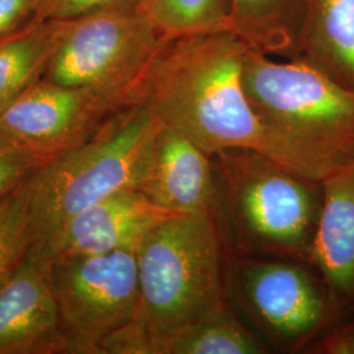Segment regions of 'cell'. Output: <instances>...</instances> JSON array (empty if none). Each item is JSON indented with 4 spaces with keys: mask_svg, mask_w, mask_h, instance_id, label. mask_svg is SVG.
Masks as SVG:
<instances>
[{
    "mask_svg": "<svg viewBox=\"0 0 354 354\" xmlns=\"http://www.w3.org/2000/svg\"><path fill=\"white\" fill-rule=\"evenodd\" d=\"M248 46L232 30L171 38L156 54L130 104L146 106L213 156L252 150L302 175L295 159L273 140L243 87Z\"/></svg>",
    "mask_w": 354,
    "mask_h": 354,
    "instance_id": "1",
    "label": "cell"
},
{
    "mask_svg": "<svg viewBox=\"0 0 354 354\" xmlns=\"http://www.w3.org/2000/svg\"><path fill=\"white\" fill-rule=\"evenodd\" d=\"M138 308L102 354H165L181 330L226 308L222 235L213 214H178L151 228L136 251Z\"/></svg>",
    "mask_w": 354,
    "mask_h": 354,
    "instance_id": "2",
    "label": "cell"
},
{
    "mask_svg": "<svg viewBox=\"0 0 354 354\" xmlns=\"http://www.w3.org/2000/svg\"><path fill=\"white\" fill-rule=\"evenodd\" d=\"M243 87L270 137L304 177L323 183L354 165V91L302 58L276 61L248 49Z\"/></svg>",
    "mask_w": 354,
    "mask_h": 354,
    "instance_id": "3",
    "label": "cell"
},
{
    "mask_svg": "<svg viewBox=\"0 0 354 354\" xmlns=\"http://www.w3.org/2000/svg\"><path fill=\"white\" fill-rule=\"evenodd\" d=\"M213 216L241 252L307 257L317 231L323 183L252 150L212 156Z\"/></svg>",
    "mask_w": 354,
    "mask_h": 354,
    "instance_id": "4",
    "label": "cell"
},
{
    "mask_svg": "<svg viewBox=\"0 0 354 354\" xmlns=\"http://www.w3.org/2000/svg\"><path fill=\"white\" fill-rule=\"evenodd\" d=\"M156 127L146 106L130 104L84 143L39 167L28 181L33 245L91 205L124 190H140Z\"/></svg>",
    "mask_w": 354,
    "mask_h": 354,
    "instance_id": "5",
    "label": "cell"
},
{
    "mask_svg": "<svg viewBox=\"0 0 354 354\" xmlns=\"http://www.w3.org/2000/svg\"><path fill=\"white\" fill-rule=\"evenodd\" d=\"M168 39L140 8L80 16L66 21L42 79L130 105L140 79Z\"/></svg>",
    "mask_w": 354,
    "mask_h": 354,
    "instance_id": "6",
    "label": "cell"
},
{
    "mask_svg": "<svg viewBox=\"0 0 354 354\" xmlns=\"http://www.w3.org/2000/svg\"><path fill=\"white\" fill-rule=\"evenodd\" d=\"M48 260L66 352L102 354L104 345L137 314L136 251Z\"/></svg>",
    "mask_w": 354,
    "mask_h": 354,
    "instance_id": "7",
    "label": "cell"
},
{
    "mask_svg": "<svg viewBox=\"0 0 354 354\" xmlns=\"http://www.w3.org/2000/svg\"><path fill=\"white\" fill-rule=\"evenodd\" d=\"M124 102L41 79L0 113V145L46 165L89 140Z\"/></svg>",
    "mask_w": 354,
    "mask_h": 354,
    "instance_id": "8",
    "label": "cell"
},
{
    "mask_svg": "<svg viewBox=\"0 0 354 354\" xmlns=\"http://www.w3.org/2000/svg\"><path fill=\"white\" fill-rule=\"evenodd\" d=\"M234 283L245 310L277 342H304L327 319L323 290L302 266L243 260L236 264Z\"/></svg>",
    "mask_w": 354,
    "mask_h": 354,
    "instance_id": "9",
    "label": "cell"
},
{
    "mask_svg": "<svg viewBox=\"0 0 354 354\" xmlns=\"http://www.w3.org/2000/svg\"><path fill=\"white\" fill-rule=\"evenodd\" d=\"M175 215L140 190H124L70 216L33 248L46 259L137 251L151 228Z\"/></svg>",
    "mask_w": 354,
    "mask_h": 354,
    "instance_id": "10",
    "label": "cell"
},
{
    "mask_svg": "<svg viewBox=\"0 0 354 354\" xmlns=\"http://www.w3.org/2000/svg\"><path fill=\"white\" fill-rule=\"evenodd\" d=\"M66 342L49 273V260L32 247L0 286V354H61Z\"/></svg>",
    "mask_w": 354,
    "mask_h": 354,
    "instance_id": "11",
    "label": "cell"
},
{
    "mask_svg": "<svg viewBox=\"0 0 354 354\" xmlns=\"http://www.w3.org/2000/svg\"><path fill=\"white\" fill-rule=\"evenodd\" d=\"M140 190L152 203L174 213L212 214L215 192L212 156L180 131L158 122Z\"/></svg>",
    "mask_w": 354,
    "mask_h": 354,
    "instance_id": "12",
    "label": "cell"
},
{
    "mask_svg": "<svg viewBox=\"0 0 354 354\" xmlns=\"http://www.w3.org/2000/svg\"><path fill=\"white\" fill-rule=\"evenodd\" d=\"M307 259L329 289L354 301V165L323 181V201Z\"/></svg>",
    "mask_w": 354,
    "mask_h": 354,
    "instance_id": "13",
    "label": "cell"
},
{
    "mask_svg": "<svg viewBox=\"0 0 354 354\" xmlns=\"http://www.w3.org/2000/svg\"><path fill=\"white\" fill-rule=\"evenodd\" d=\"M354 91V0H308L301 57Z\"/></svg>",
    "mask_w": 354,
    "mask_h": 354,
    "instance_id": "14",
    "label": "cell"
},
{
    "mask_svg": "<svg viewBox=\"0 0 354 354\" xmlns=\"http://www.w3.org/2000/svg\"><path fill=\"white\" fill-rule=\"evenodd\" d=\"M308 0H230V30L252 50L301 57Z\"/></svg>",
    "mask_w": 354,
    "mask_h": 354,
    "instance_id": "15",
    "label": "cell"
},
{
    "mask_svg": "<svg viewBox=\"0 0 354 354\" xmlns=\"http://www.w3.org/2000/svg\"><path fill=\"white\" fill-rule=\"evenodd\" d=\"M66 21L37 20L0 41V113L42 79Z\"/></svg>",
    "mask_w": 354,
    "mask_h": 354,
    "instance_id": "16",
    "label": "cell"
},
{
    "mask_svg": "<svg viewBox=\"0 0 354 354\" xmlns=\"http://www.w3.org/2000/svg\"><path fill=\"white\" fill-rule=\"evenodd\" d=\"M266 352L228 307L181 330L165 354H260Z\"/></svg>",
    "mask_w": 354,
    "mask_h": 354,
    "instance_id": "17",
    "label": "cell"
},
{
    "mask_svg": "<svg viewBox=\"0 0 354 354\" xmlns=\"http://www.w3.org/2000/svg\"><path fill=\"white\" fill-rule=\"evenodd\" d=\"M140 10L168 38L230 29V0H140Z\"/></svg>",
    "mask_w": 354,
    "mask_h": 354,
    "instance_id": "18",
    "label": "cell"
},
{
    "mask_svg": "<svg viewBox=\"0 0 354 354\" xmlns=\"http://www.w3.org/2000/svg\"><path fill=\"white\" fill-rule=\"evenodd\" d=\"M28 181L0 200V286L12 277L35 244Z\"/></svg>",
    "mask_w": 354,
    "mask_h": 354,
    "instance_id": "19",
    "label": "cell"
},
{
    "mask_svg": "<svg viewBox=\"0 0 354 354\" xmlns=\"http://www.w3.org/2000/svg\"><path fill=\"white\" fill-rule=\"evenodd\" d=\"M140 0H38V20L68 21L89 13L140 8Z\"/></svg>",
    "mask_w": 354,
    "mask_h": 354,
    "instance_id": "20",
    "label": "cell"
},
{
    "mask_svg": "<svg viewBox=\"0 0 354 354\" xmlns=\"http://www.w3.org/2000/svg\"><path fill=\"white\" fill-rule=\"evenodd\" d=\"M39 167L36 159L0 145V200L23 187Z\"/></svg>",
    "mask_w": 354,
    "mask_h": 354,
    "instance_id": "21",
    "label": "cell"
},
{
    "mask_svg": "<svg viewBox=\"0 0 354 354\" xmlns=\"http://www.w3.org/2000/svg\"><path fill=\"white\" fill-rule=\"evenodd\" d=\"M38 0H0V41L37 21Z\"/></svg>",
    "mask_w": 354,
    "mask_h": 354,
    "instance_id": "22",
    "label": "cell"
},
{
    "mask_svg": "<svg viewBox=\"0 0 354 354\" xmlns=\"http://www.w3.org/2000/svg\"><path fill=\"white\" fill-rule=\"evenodd\" d=\"M320 353L354 354V323L332 332L319 346Z\"/></svg>",
    "mask_w": 354,
    "mask_h": 354,
    "instance_id": "23",
    "label": "cell"
}]
</instances>
